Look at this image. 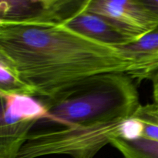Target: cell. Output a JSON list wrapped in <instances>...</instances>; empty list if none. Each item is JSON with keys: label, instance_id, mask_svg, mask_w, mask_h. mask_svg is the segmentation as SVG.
I'll return each instance as SVG.
<instances>
[{"label": "cell", "instance_id": "1", "mask_svg": "<svg viewBox=\"0 0 158 158\" xmlns=\"http://www.w3.org/2000/svg\"><path fill=\"white\" fill-rule=\"evenodd\" d=\"M0 50L14 63L36 98L49 97L90 76L127 73L130 68L117 48L63 26L1 24Z\"/></svg>", "mask_w": 158, "mask_h": 158}, {"label": "cell", "instance_id": "2", "mask_svg": "<svg viewBox=\"0 0 158 158\" xmlns=\"http://www.w3.org/2000/svg\"><path fill=\"white\" fill-rule=\"evenodd\" d=\"M38 99L49 114L46 121L63 127L122 121L141 106L135 80L126 73L90 76Z\"/></svg>", "mask_w": 158, "mask_h": 158}, {"label": "cell", "instance_id": "3", "mask_svg": "<svg viewBox=\"0 0 158 158\" xmlns=\"http://www.w3.org/2000/svg\"><path fill=\"white\" fill-rule=\"evenodd\" d=\"M123 121V120H122ZM122 121L91 126L63 127L31 133L17 158L69 155L72 158H94L111 140L119 137Z\"/></svg>", "mask_w": 158, "mask_h": 158}, {"label": "cell", "instance_id": "4", "mask_svg": "<svg viewBox=\"0 0 158 158\" xmlns=\"http://www.w3.org/2000/svg\"><path fill=\"white\" fill-rule=\"evenodd\" d=\"M49 114L38 98L0 92V158H17L34 125Z\"/></svg>", "mask_w": 158, "mask_h": 158}, {"label": "cell", "instance_id": "5", "mask_svg": "<svg viewBox=\"0 0 158 158\" xmlns=\"http://www.w3.org/2000/svg\"><path fill=\"white\" fill-rule=\"evenodd\" d=\"M89 0H0L1 24L64 26Z\"/></svg>", "mask_w": 158, "mask_h": 158}, {"label": "cell", "instance_id": "6", "mask_svg": "<svg viewBox=\"0 0 158 158\" xmlns=\"http://www.w3.org/2000/svg\"><path fill=\"white\" fill-rule=\"evenodd\" d=\"M86 11L101 16L134 40L158 26L157 17L140 0H89Z\"/></svg>", "mask_w": 158, "mask_h": 158}, {"label": "cell", "instance_id": "7", "mask_svg": "<svg viewBox=\"0 0 158 158\" xmlns=\"http://www.w3.org/2000/svg\"><path fill=\"white\" fill-rule=\"evenodd\" d=\"M117 49L130 63L127 74L135 81L151 80L158 73V26Z\"/></svg>", "mask_w": 158, "mask_h": 158}, {"label": "cell", "instance_id": "8", "mask_svg": "<svg viewBox=\"0 0 158 158\" xmlns=\"http://www.w3.org/2000/svg\"><path fill=\"white\" fill-rule=\"evenodd\" d=\"M63 26L89 40L117 48L134 41L100 15L84 11Z\"/></svg>", "mask_w": 158, "mask_h": 158}, {"label": "cell", "instance_id": "9", "mask_svg": "<svg viewBox=\"0 0 158 158\" xmlns=\"http://www.w3.org/2000/svg\"><path fill=\"white\" fill-rule=\"evenodd\" d=\"M0 92L26 94L35 97L33 89L20 77L14 63L0 50Z\"/></svg>", "mask_w": 158, "mask_h": 158}, {"label": "cell", "instance_id": "10", "mask_svg": "<svg viewBox=\"0 0 158 158\" xmlns=\"http://www.w3.org/2000/svg\"><path fill=\"white\" fill-rule=\"evenodd\" d=\"M110 144L123 158H158V141L151 139L141 137L128 141L117 137L111 140Z\"/></svg>", "mask_w": 158, "mask_h": 158}, {"label": "cell", "instance_id": "11", "mask_svg": "<svg viewBox=\"0 0 158 158\" xmlns=\"http://www.w3.org/2000/svg\"><path fill=\"white\" fill-rule=\"evenodd\" d=\"M144 123L137 117L123 120L119 126V138L133 141L138 140L143 136Z\"/></svg>", "mask_w": 158, "mask_h": 158}, {"label": "cell", "instance_id": "12", "mask_svg": "<svg viewBox=\"0 0 158 158\" xmlns=\"http://www.w3.org/2000/svg\"><path fill=\"white\" fill-rule=\"evenodd\" d=\"M134 117L145 122L158 124V106L152 104L140 106Z\"/></svg>", "mask_w": 158, "mask_h": 158}, {"label": "cell", "instance_id": "13", "mask_svg": "<svg viewBox=\"0 0 158 158\" xmlns=\"http://www.w3.org/2000/svg\"><path fill=\"white\" fill-rule=\"evenodd\" d=\"M143 122L144 123L143 137L158 141V124L149 123V122Z\"/></svg>", "mask_w": 158, "mask_h": 158}, {"label": "cell", "instance_id": "14", "mask_svg": "<svg viewBox=\"0 0 158 158\" xmlns=\"http://www.w3.org/2000/svg\"><path fill=\"white\" fill-rule=\"evenodd\" d=\"M143 6L149 9L158 19V0H140Z\"/></svg>", "mask_w": 158, "mask_h": 158}, {"label": "cell", "instance_id": "15", "mask_svg": "<svg viewBox=\"0 0 158 158\" xmlns=\"http://www.w3.org/2000/svg\"><path fill=\"white\" fill-rule=\"evenodd\" d=\"M153 85V98L154 104L158 106V73L156 74L151 80Z\"/></svg>", "mask_w": 158, "mask_h": 158}, {"label": "cell", "instance_id": "16", "mask_svg": "<svg viewBox=\"0 0 158 158\" xmlns=\"http://www.w3.org/2000/svg\"><path fill=\"white\" fill-rule=\"evenodd\" d=\"M0 25H1V23H0Z\"/></svg>", "mask_w": 158, "mask_h": 158}]
</instances>
